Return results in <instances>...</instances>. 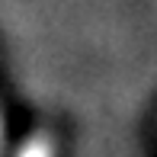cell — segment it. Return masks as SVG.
I'll list each match as a JSON object with an SVG mask.
<instances>
[{"instance_id":"7a4b0ae2","label":"cell","mask_w":157,"mask_h":157,"mask_svg":"<svg viewBox=\"0 0 157 157\" xmlns=\"http://www.w3.org/2000/svg\"><path fill=\"white\" fill-rule=\"evenodd\" d=\"M0 154H3V122H0Z\"/></svg>"},{"instance_id":"6da1fadb","label":"cell","mask_w":157,"mask_h":157,"mask_svg":"<svg viewBox=\"0 0 157 157\" xmlns=\"http://www.w3.org/2000/svg\"><path fill=\"white\" fill-rule=\"evenodd\" d=\"M16 157H55V144H52V138H48V135L39 132V135H32V138L19 147Z\"/></svg>"}]
</instances>
